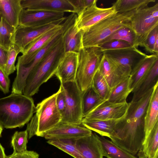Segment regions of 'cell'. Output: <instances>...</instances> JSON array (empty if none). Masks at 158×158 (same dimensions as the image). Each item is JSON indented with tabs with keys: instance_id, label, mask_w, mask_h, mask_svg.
<instances>
[{
	"instance_id": "1",
	"label": "cell",
	"mask_w": 158,
	"mask_h": 158,
	"mask_svg": "<svg viewBox=\"0 0 158 158\" xmlns=\"http://www.w3.org/2000/svg\"><path fill=\"white\" fill-rule=\"evenodd\" d=\"M35 111L33 99L23 94L11 93L0 98V124L3 127H23L31 120Z\"/></svg>"
},
{
	"instance_id": "2",
	"label": "cell",
	"mask_w": 158,
	"mask_h": 158,
	"mask_svg": "<svg viewBox=\"0 0 158 158\" xmlns=\"http://www.w3.org/2000/svg\"><path fill=\"white\" fill-rule=\"evenodd\" d=\"M153 87L138 101H131L125 116L116 125L115 131L124 139L133 141L145 137L144 117Z\"/></svg>"
},
{
	"instance_id": "3",
	"label": "cell",
	"mask_w": 158,
	"mask_h": 158,
	"mask_svg": "<svg viewBox=\"0 0 158 158\" xmlns=\"http://www.w3.org/2000/svg\"><path fill=\"white\" fill-rule=\"evenodd\" d=\"M65 53L62 36L57 44L29 73L23 94L31 97L37 93L41 85L55 75Z\"/></svg>"
},
{
	"instance_id": "4",
	"label": "cell",
	"mask_w": 158,
	"mask_h": 158,
	"mask_svg": "<svg viewBox=\"0 0 158 158\" xmlns=\"http://www.w3.org/2000/svg\"><path fill=\"white\" fill-rule=\"evenodd\" d=\"M57 94V92L37 104L35 113L27 125L29 139L35 135L43 137L61 120L62 116L56 104Z\"/></svg>"
},
{
	"instance_id": "5",
	"label": "cell",
	"mask_w": 158,
	"mask_h": 158,
	"mask_svg": "<svg viewBox=\"0 0 158 158\" xmlns=\"http://www.w3.org/2000/svg\"><path fill=\"white\" fill-rule=\"evenodd\" d=\"M137 10L117 13L104 19L83 31L84 48L98 46L104 40L116 30L123 27H131V19Z\"/></svg>"
},
{
	"instance_id": "6",
	"label": "cell",
	"mask_w": 158,
	"mask_h": 158,
	"mask_svg": "<svg viewBox=\"0 0 158 158\" xmlns=\"http://www.w3.org/2000/svg\"><path fill=\"white\" fill-rule=\"evenodd\" d=\"M75 81L83 93L92 86L93 78L104 55L98 46L83 48L78 52Z\"/></svg>"
},
{
	"instance_id": "7",
	"label": "cell",
	"mask_w": 158,
	"mask_h": 158,
	"mask_svg": "<svg viewBox=\"0 0 158 158\" xmlns=\"http://www.w3.org/2000/svg\"><path fill=\"white\" fill-rule=\"evenodd\" d=\"M75 19L76 17L72 14L66 17L63 23L62 27L60 32L37 52L29 64L24 66H16V75L12 84L15 89L19 90L23 89L29 73L57 44L62 38L64 33L74 23Z\"/></svg>"
},
{
	"instance_id": "8",
	"label": "cell",
	"mask_w": 158,
	"mask_h": 158,
	"mask_svg": "<svg viewBox=\"0 0 158 158\" xmlns=\"http://www.w3.org/2000/svg\"><path fill=\"white\" fill-rule=\"evenodd\" d=\"M65 98L64 111L61 121L74 124H80L83 118L82 112V93L75 81L60 83Z\"/></svg>"
},
{
	"instance_id": "9",
	"label": "cell",
	"mask_w": 158,
	"mask_h": 158,
	"mask_svg": "<svg viewBox=\"0 0 158 158\" xmlns=\"http://www.w3.org/2000/svg\"><path fill=\"white\" fill-rule=\"evenodd\" d=\"M130 26L136 34L139 46L150 31L158 26V3L137 10L130 20Z\"/></svg>"
},
{
	"instance_id": "10",
	"label": "cell",
	"mask_w": 158,
	"mask_h": 158,
	"mask_svg": "<svg viewBox=\"0 0 158 158\" xmlns=\"http://www.w3.org/2000/svg\"><path fill=\"white\" fill-rule=\"evenodd\" d=\"M66 17L44 26L36 27L19 25L16 28L13 43L20 50L22 53L25 48L35 39L60 24Z\"/></svg>"
},
{
	"instance_id": "11",
	"label": "cell",
	"mask_w": 158,
	"mask_h": 158,
	"mask_svg": "<svg viewBox=\"0 0 158 158\" xmlns=\"http://www.w3.org/2000/svg\"><path fill=\"white\" fill-rule=\"evenodd\" d=\"M97 1L95 0L91 6L77 15L74 24L79 30L84 31L104 19L117 13L113 5L110 7L100 8L97 5Z\"/></svg>"
},
{
	"instance_id": "12",
	"label": "cell",
	"mask_w": 158,
	"mask_h": 158,
	"mask_svg": "<svg viewBox=\"0 0 158 158\" xmlns=\"http://www.w3.org/2000/svg\"><path fill=\"white\" fill-rule=\"evenodd\" d=\"M64 15L63 12L23 9L20 15L19 25L44 26L64 18Z\"/></svg>"
},
{
	"instance_id": "13",
	"label": "cell",
	"mask_w": 158,
	"mask_h": 158,
	"mask_svg": "<svg viewBox=\"0 0 158 158\" xmlns=\"http://www.w3.org/2000/svg\"><path fill=\"white\" fill-rule=\"evenodd\" d=\"M98 71L104 77L111 90L128 77L131 70L121 65L103 55Z\"/></svg>"
},
{
	"instance_id": "14",
	"label": "cell",
	"mask_w": 158,
	"mask_h": 158,
	"mask_svg": "<svg viewBox=\"0 0 158 158\" xmlns=\"http://www.w3.org/2000/svg\"><path fill=\"white\" fill-rule=\"evenodd\" d=\"M129 105L130 102H127L115 103L106 100L98 105L84 118L96 120L118 119L125 114Z\"/></svg>"
},
{
	"instance_id": "15",
	"label": "cell",
	"mask_w": 158,
	"mask_h": 158,
	"mask_svg": "<svg viewBox=\"0 0 158 158\" xmlns=\"http://www.w3.org/2000/svg\"><path fill=\"white\" fill-rule=\"evenodd\" d=\"M92 131L80 124H74L61 121L54 127L45 133L43 137L48 139L56 138L78 139L90 135Z\"/></svg>"
},
{
	"instance_id": "16",
	"label": "cell",
	"mask_w": 158,
	"mask_h": 158,
	"mask_svg": "<svg viewBox=\"0 0 158 158\" xmlns=\"http://www.w3.org/2000/svg\"><path fill=\"white\" fill-rule=\"evenodd\" d=\"M102 52L106 56L131 70L147 55L134 47Z\"/></svg>"
},
{
	"instance_id": "17",
	"label": "cell",
	"mask_w": 158,
	"mask_h": 158,
	"mask_svg": "<svg viewBox=\"0 0 158 158\" xmlns=\"http://www.w3.org/2000/svg\"><path fill=\"white\" fill-rule=\"evenodd\" d=\"M63 23L29 44L24 49L22 55L18 57L16 66H24L29 64L37 52L60 32Z\"/></svg>"
},
{
	"instance_id": "18",
	"label": "cell",
	"mask_w": 158,
	"mask_h": 158,
	"mask_svg": "<svg viewBox=\"0 0 158 158\" xmlns=\"http://www.w3.org/2000/svg\"><path fill=\"white\" fill-rule=\"evenodd\" d=\"M23 9L70 12L75 14L69 0H21Z\"/></svg>"
},
{
	"instance_id": "19",
	"label": "cell",
	"mask_w": 158,
	"mask_h": 158,
	"mask_svg": "<svg viewBox=\"0 0 158 158\" xmlns=\"http://www.w3.org/2000/svg\"><path fill=\"white\" fill-rule=\"evenodd\" d=\"M78 52H65L57 68L55 75L60 83L75 81L78 62Z\"/></svg>"
},
{
	"instance_id": "20",
	"label": "cell",
	"mask_w": 158,
	"mask_h": 158,
	"mask_svg": "<svg viewBox=\"0 0 158 158\" xmlns=\"http://www.w3.org/2000/svg\"><path fill=\"white\" fill-rule=\"evenodd\" d=\"M75 146L82 158H103L99 136L95 133L77 139Z\"/></svg>"
},
{
	"instance_id": "21",
	"label": "cell",
	"mask_w": 158,
	"mask_h": 158,
	"mask_svg": "<svg viewBox=\"0 0 158 158\" xmlns=\"http://www.w3.org/2000/svg\"><path fill=\"white\" fill-rule=\"evenodd\" d=\"M158 60L157 54L147 55L132 69L129 77V86L133 91L146 77Z\"/></svg>"
},
{
	"instance_id": "22",
	"label": "cell",
	"mask_w": 158,
	"mask_h": 158,
	"mask_svg": "<svg viewBox=\"0 0 158 158\" xmlns=\"http://www.w3.org/2000/svg\"><path fill=\"white\" fill-rule=\"evenodd\" d=\"M158 122V82L153 87L144 117L145 138Z\"/></svg>"
},
{
	"instance_id": "23",
	"label": "cell",
	"mask_w": 158,
	"mask_h": 158,
	"mask_svg": "<svg viewBox=\"0 0 158 158\" xmlns=\"http://www.w3.org/2000/svg\"><path fill=\"white\" fill-rule=\"evenodd\" d=\"M0 8L2 16L16 28L19 26L20 15L23 9L21 0H0Z\"/></svg>"
},
{
	"instance_id": "24",
	"label": "cell",
	"mask_w": 158,
	"mask_h": 158,
	"mask_svg": "<svg viewBox=\"0 0 158 158\" xmlns=\"http://www.w3.org/2000/svg\"><path fill=\"white\" fill-rule=\"evenodd\" d=\"M83 33V31L79 30L74 23L64 33L62 40L65 52H78L84 48Z\"/></svg>"
},
{
	"instance_id": "25",
	"label": "cell",
	"mask_w": 158,
	"mask_h": 158,
	"mask_svg": "<svg viewBox=\"0 0 158 158\" xmlns=\"http://www.w3.org/2000/svg\"><path fill=\"white\" fill-rule=\"evenodd\" d=\"M126 112L122 117L115 119L96 120L83 118L81 123L85 127L98 133L101 136L109 138L117 124L125 117Z\"/></svg>"
},
{
	"instance_id": "26",
	"label": "cell",
	"mask_w": 158,
	"mask_h": 158,
	"mask_svg": "<svg viewBox=\"0 0 158 158\" xmlns=\"http://www.w3.org/2000/svg\"><path fill=\"white\" fill-rule=\"evenodd\" d=\"M158 82V60L151 68L149 73L139 86L132 92L131 102H135L140 99Z\"/></svg>"
},
{
	"instance_id": "27",
	"label": "cell",
	"mask_w": 158,
	"mask_h": 158,
	"mask_svg": "<svg viewBox=\"0 0 158 158\" xmlns=\"http://www.w3.org/2000/svg\"><path fill=\"white\" fill-rule=\"evenodd\" d=\"M140 150L146 158H158V122L145 138Z\"/></svg>"
},
{
	"instance_id": "28",
	"label": "cell",
	"mask_w": 158,
	"mask_h": 158,
	"mask_svg": "<svg viewBox=\"0 0 158 158\" xmlns=\"http://www.w3.org/2000/svg\"><path fill=\"white\" fill-rule=\"evenodd\" d=\"M102 154L107 158H137L120 148L111 140L105 139L103 136H99Z\"/></svg>"
},
{
	"instance_id": "29",
	"label": "cell",
	"mask_w": 158,
	"mask_h": 158,
	"mask_svg": "<svg viewBox=\"0 0 158 158\" xmlns=\"http://www.w3.org/2000/svg\"><path fill=\"white\" fill-rule=\"evenodd\" d=\"M104 101L95 92L92 86L83 92L81 102L83 118Z\"/></svg>"
},
{
	"instance_id": "30",
	"label": "cell",
	"mask_w": 158,
	"mask_h": 158,
	"mask_svg": "<svg viewBox=\"0 0 158 158\" xmlns=\"http://www.w3.org/2000/svg\"><path fill=\"white\" fill-rule=\"evenodd\" d=\"M115 40L125 41L133 47L137 48L139 46L138 38L130 27L122 28L116 30L104 40L100 44Z\"/></svg>"
},
{
	"instance_id": "31",
	"label": "cell",
	"mask_w": 158,
	"mask_h": 158,
	"mask_svg": "<svg viewBox=\"0 0 158 158\" xmlns=\"http://www.w3.org/2000/svg\"><path fill=\"white\" fill-rule=\"evenodd\" d=\"M75 138H56L47 140V143L58 148L74 158H82L77 149Z\"/></svg>"
},
{
	"instance_id": "32",
	"label": "cell",
	"mask_w": 158,
	"mask_h": 158,
	"mask_svg": "<svg viewBox=\"0 0 158 158\" xmlns=\"http://www.w3.org/2000/svg\"><path fill=\"white\" fill-rule=\"evenodd\" d=\"M155 0H118L112 4L118 13L137 10L148 6Z\"/></svg>"
},
{
	"instance_id": "33",
	"label": "cell",
	"mask_w": 158,
	"mask_h": 158,
	"mask_svg": "<svg viewBox=\"0 0 158 158\" xmlns=\"http://www.w3.org/2000/svg\"><path fill=\"white\" fill-rule=\"evenodd\" d=\"M16 28L10 25L0 15V45L7 51L14 44L13 38Z\"/></svg>"
},
{
	"instance_id": "34",
	"label": "cell",
	"mask_w": 158,
	"mask_h": 158,
	"mask_svg": "<svg viewBox=\"0 0 158 158\" xmlns=\"http://www.w3.org/2000/svg\"><path fill=\"white\" fill-rule=\"evenodd\" d=\"M133 90L129 86V77L112 89L107 100L115 103L127 102V99Z\"/></svg>"
},
{
	"instance_id": "35",
	"label": "cell",
	"mask_w": 158,
	"mask_h": 158,
	"mask_svg": "<svg viewBox=\"0 0 158 158\" xmlns=\"http://www.w3.org/2000/svg\"><path fill=\"white\" fill-rule=\"evenodd\" d=\"M92 87L95 92L103 100L106 101L108 99L111 89L98 70L93 78Z\"/></svg>"
},
{
	"instance_id": "36",
	"label": "cell",
	"mask_w": 158,
	"mask_h": 158,
	"mask_svg": "<svg viewBox=\"0 0 158 158\" xmlns=\"http://www.w3.org/2000/svg\"><path fill=\"white\" fill-rule=\"evenodd\" d=\"M28 133L27 131H16L12 137L11 145L14 149L13 153H18L27 151Z\"/></svg>"
},
{
	"instance_id": "37",
	"label": "cell",
	"mask_w": 158,
	"mask_h": 158,
	"mask_svg": "<svg viewBox=\"0 0 158 158\" xmlns=\"http://www.w3.org/2000/svg\"><path fill=\"white\" fill-rule=\"evenodd\" d=\"M20 52H21L20 50L14 44L11 45L9 49L4 70L7 76H9L16 70L15 63L17 56Z\"/></svg>"
},
{
	"instance_id": "38",
	"label": "cell",
	"mask_w": 158,
	"mask_h": 158,
	"mask_svg": "<svg viewBox=\"0 0 158 158\" xmlns=\"http://www.w3.org/2000/svg\"><path fill=\"white\" fill-rule=\"evenodd\" d=\"M158 39V26L155 27L149 33L141 44L148 52L154 54L153 49L156 40Z\"/></svg>"
},
{
	"instance_id": "39",
	"label": "cell",
	"mask_w": 158,
	"mask_h": 158,
	"mask_svg": "<svg viewBox=\"0 0 158 158\" xmlns=\"http://www.w3.org/2000/svg\"><path fill=\"white\" fill-rule=\"evenodd\" d=\"M99 47L102 51L126 48L133 47L127 42L124 40H115L104 43L100 44Z\"/></svg>"
},
{
	"instance_id": "40",
	"label": "cell",
	"mask_w": 158,
	"mask_h": 158,
	"mask_svg": "<svg viewBox=\"0 0 158 158\" xmlns=\"http://www.w3.org/2000/svg\"><path fill=\"white\" fill-rule=\"evenodd\" d=\"M73 7L77 15L91 6L95 0H69Z\"/></svg>"
},
{
	"instance_id": "41",
	"label": "cell",
	"mask_w": 158,
	"mask_h": 158,
	"mask_svg": "<svg viewBox=\"0 0 158 158\" xmlns=\"http://www.w3.org/2000/svg\"><path fill=\"white\" fill-rule=\"evenodd\" d=\"M56 98V104L57 108L61 116L65 108L66 101L64 94L60 85Z\"/></svg>"
},
{
	"instance_id": "42",
	"label": "cell",
	"mask_w": 158,
	"mask_h": 158,
	"mask_svg": "<svg viewBox=\"0 0 158 158\" xmlns=\"http://www.w3.org/2000/svg\"><path fill=\"white\" fill-rule=\"evenodd\" d=\"M10 80L8 76L0 67V89L3 93L7 94L9 92Z\"/></svg>"
},
{
	"instance_id": "43",
	"label": "cell",
	"mask_w": 158,
	"mask_h": 158,
	"mask_svg": "<svg viewBox=\"0 0 158 158\" xmlns=\"http://www.w3.org/2000/svg\"><path fill=\"white\" fill-rule=\"evenodd\" d=\"M39 155L34 151H26L18 153H13L10 155L6 156V158H39Z\"/></svg>"
},
{
	"instance_id": "44",
	"label": "cell",
	"mask_w": 158,
	"mask_h": 158,
	"mask_svg": "<svg viewBox=\"0 0 158 158\" xmlns=\"http://www.w3.org/2000/svg\"><path fill=\"white\" fill-rule=\"evenodd\" d=\"M7 52L8 51L0 45V67L4 71L6 64Z\"/></svg>"
},
{
	"instance_id": "45",
	"label": "cell",
	"mask_w": 158,
	"mask_h": 158,
	"mask_svg": "<svg viewBox=\"0 0 158 158\" xmlns=\"http://www.w3.org/2000/svg\"><path fill=\"white\" fill-rule=\"evenodd\" d=\"M6 157L4 148L0 143V158H6Z\"/></svg>"
},
{
	"instance_id": "46",
	"label": "cell",
	"mask_w": 158,
	"mask_h": 158,
	"mask_svg": "<svg viewBox=\"0 0 158 158\" xmlns=\"http://www.w3.org/2000/svg\"><path fill=\"white\" fill-rule=\"evenodd\" d=\"M3 127H2V126L0 124V137L1 136V134L3 130Z\"/></svg>"
},
{
	"instance_id": "47",
	"label": "cell",
	"mask_w": 158,
	"mask_h": 158,
	"mask_svg": "<svg viewBox=\"0 0 158 158\" xmlns=\"http://www.w3.org/2000/svg\"><path fill=\"white\" fill-rule=\"evenodd\" d=\"M139 158H146L143 155L142 153H140L139 152Z\"/></svg>"
},
{
	"instance_id": "48",
	"label": "cell",
	"mask_w": 158,
	"mask_h": 158,
	"mask_svg": "<svg viewBox=\"0 0 158 158\" xmlns=\"http://www.w3.org/2000/svg\"><path fill=\"white\" fill-rule=\"evenodd\" d=\"M1 15V10H0V15Z\"/></svg>"
}]
</instances>
